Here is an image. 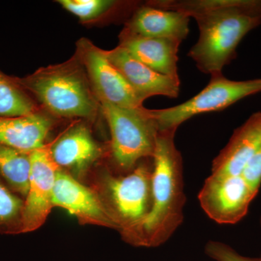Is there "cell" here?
Wrapping results in <instances>:
<instances>
[{
    "label": "cell",
    "instance_id": "cell-1",
    "mask_svg": "<svg viewBox=\"0 0 261 261\" xmlns=\"http://www.w3.org/2000/svg\"><path fill=\"white\" fill-rule=\"evenodd\" d=\"M149 4L192 17L200 35L188 56L205 74L222 73L245 35L261 23V0H161Z\"/></svg>",
    "mask_w": 261,
    "mask_h": 261
},
{
    "label": "cell",
    "instance_id": "cell-2",
    "mask_svg": "<svg viewBox=\"0 0 261 261\" xmlns=\"http://www.w3.org/2000/svg\"><path fill=\"white\" fill-rule=\"evenodd\" d=\"M176 129L159 132L153 155L152 205L147 216L122 238L136 247H157L172 237L184 221L187 202L183 160L175 145Z\"/></svg>",
    "mask_w": 261,
    "mask_h": 261
},
{
    "label": "cell",
    "instance_id": "cell-3",
    "mask_svg": "<svg viewBox=\"0 0 261 261\" xmlns=\"http://www.w3.org/2000/svg\"><path fill=\"white\" fill-rule=\"evenodd\" d=\"M17 79L34 100L53 116L93 119L100 111L85 70L75 55L69 61Z\"/></svg>",
    "mask_w": 261,
    "mask_h": 261
},
{
    "label": "cell",
    "instance_id": "cell-4",
    "mask_svg": "<svg viewBox=\"0 0 261 261\" xmlns=\"http://www.w3.org/2000/svg\"><path fill=\"white\" fill-rule=\"evenodd\" d=\"M99 104L111 132L110 152L121 174L132 171L142 160L153 158L159 128L149 109Z\"/></svg>",
    "mask_w": 261,
    "mask_h": 261
},
{
    "label": "cell",
    "instance_id": "cell-5",
    "mask_svg": "<svg viewBox=\"0 0 261 261\" xmlns=\"http://www.w3.org/2000/svg\"><path fill=\"white\" fill-rule=\"evenodd\" d=\"M153 167L150 158L141 161L129 172L109 173L105 178L102 197L121 234L140 224L150 211Z\"/></svg>",
    "mask_w": 261,
    "mask_h": 261
},
{
    "label": "cell",
    "instance_id": "cell-6",
    "mask_svg": "<svg viewBox=\"0 0 261 261\" xmlns=\"http://www.w3.org/2000/svg\"><path fill=\"white\" fill-rule=\"evenodd\" d=\"M261 92V79L247 81L228 80L222 73L211 75L200 93L186 102L165 109L149 110L159 132L177 130L178 126L197 115L226 109L243 98Z\"/></svg>",
    "mask_w": 261,
    "mask_h": 261
},
{
    "label": "cell",
    "instance_id": "cell-7",
    "mask_svg": "<svg viewBox=\"0 0 261 261\" xmlns=\"http://www.w3.org/2000/svg\"><path fill=\"white\" fill-rule=\"evenodd\" d=\"M75 56L85 70L98 102L124 108L144 107L121 72L109 61L106 50L82 38L76 43Z\"/></svg>",
    "mask_w": 261,
    "mask_h": 261
},
{
    "label": "cell",
    "instance_id": "cell-8",
    "mask_svg": "<svg viewBox=\"0 0 261 261\" xmlns=\"http://www.w3.org/2000/svg\"><path fill=\"white\" fill-rule=\"evenodd\" d=\"M256 195L241 175L211 174L197 197L201 208L211 220L217 224L231 225L246 216Z\"/></svg>",
    "mask_w": 261,
    "mask_h": 261
},
{
    "label": "cell",
    "instance_id": "cell-9",
    "mask_svg": "<svg viewBox=\"0 0 261 261\" xmlns=\"http://www.w3.org/2000/svg\"><path fill=\"white\" fill-rule=\"evenodd\" d=\"M54 140L30 152L29 190L24 200L23 233L32 232L45 223L53 205L57 175L61 167L51 154Z\"/></svg>",
    "mask_w": 261,
    "mask_h": 261
},
{
    "label": "cell",
    "instance_id": "cell-10",
    "mask_svg": "<svg viewBox=\"0 0 261 261\" xmlns=\"http://www.w3.org/2000/svg\"><path fill=\"white\" fill-rule=\"evenodd\" d=\"M53 205L68 211L81 224L97 225L119 231V226L102 196L98 195L62 168L57 175Z\"/></svg>",
    "mask_w": 261,
    "mask_h": 261
},
{
    "label": "cell",
    "instance_id": "cell-11",
    "mask_svg": "<svg viewBox=\"0 0 261 261\" xmlns=\"http://www.w3.org/2000/svg\"><path fill=\"white\" fill-rule=\"evenodd\" d=\"M106 51L109 61L121 72L141 102L154 96L178 97L181 82L151 69L119 46Z\"/></svg>",
    "mask_w": 261,
    "mask_h": 261
},
{
    "label": "cell",
    "instance_id": "cell-12",
    "mask_svg": "<svg viewBox=\"0 0 261 261\" xmlns=\"http://www.w3.org/2000/svg\"><path fill=\"white\" fill-rule=\"evenodd\" d=\"M260 147L261 113H256L234 130L227 145L215 158L211 174L240 176Z\"/></svg>",
    "mask_w": 261,
    "mask_h": 261
},
{
    "label": "cell",
    "instance_id": "cell-13",
    "mask_svg": "<svg viewBox=\"0 0 261 261\" xmlns=\"http://www.w3.org/2000/svg\"><path fill=\"white\" fill-rule=\"evenodd\" d=\"M119 47L151 69L180 82L178 53L181 41L136 35L123 29Z\"/></svg>",
    "mask_w": 261,
    "mask_h": 261
},
{
    "label": "cell",
    "instance_id": "cell-14",
    "mask_svg": "<svg viewBox=\"0 0 261 261\" xmlns=\"http://www.w3.org/2000/svg\"><path fill=\"white\" fill-rule=\"evenodd\" d=\"M51 154L62 169L81 173L102 156V149L89 128L75 122L55 139Z\"/></svg>",
    "mask_w": 261,
    "mask_h": 261
},
{
    "label": "cell",
    "instance_id": "cell-15",
    "mask_svg": "<svg viewBox=\"0 0 261 261\" xmlns=\"http://www.w3.org/2000/svg\"><path fill=\"white\" fill-rule=\"evenodd\" d=\"M190 18L180 12L156 8L147 3L135 10L124 29L142 37L182 42L190 32Z\"/></svg>",
    "mask_w": 261,
    "mask_h": 261
},
{
    "label": "cell",
    "instance_id": "cell-16",
    "mask_svg": "<svg viewBox=\"0 0 261 261\" xmlns=\"http://www.w3.org/2000/svg\"><path fill=\"white\" fill-rule=\"evenodd\" d=\"M54 123L39 112L28 116L0 117V143L25 152L43 147Z\"/></svg>",
    "mask_w": 261,
    "mask_h": 261
},
{
    "label": "cell",
    "instance_id": "cell-17",
    "mask_svg": "<svg viewBox=\"0 0 261 261\" xmlns=\"http://www.w3.org/2000/svg\"><path fill=\"white\" fill-rule=\"evenodd\" d=\"M30 168V153L0 143V176L24 198L28 193Z\"/></svg>",
    "mask_w": 261,
    "mask_h": 261
},
{
    "label": "cell",
    "instance_id": "cell-18",
    "mask_svg": "<svg viewBox=\"0 0 261 261\" xmlns=\"http://www.w3.org/2000/svg\"><path fill=\"white\" fill-rule=\"evenodd\" d=\"M39 111L37 103L18 79L0 70V117L28 116Z\"/></svg>",
    "mask_w": 261,
    "mask_h": 261
},
{
    "label": "cell",
    "instance_id": "cell-19",
    "mask_svg": "<svg viewBox=\"0 0 261 261\" xmlns=\"http://www.w3.org/2000/svg\"><path fill=\"white\" fill-rule=\"evenodd\" d=\"M24 200L0 176V233H23Z\"/></svg>",
    "mask_w": 261,
    "mask_h": 261
},
{
    "label": "cell",
    "instance_id": "cell-20",
    "mask_svg": "<svg viewBox=\"0 0 261 261\" xmlns=\"http://www.w3.org/2000/svg\"><path fill=\"white\" fill-rule=\"evenodd\" d=\"M58 3L85 23L102 18L119 5L111 0H59Z\"/></svg>",
    "mask_w": 261,
    "mask_h": 261
},
{
    "label": "cell",
    "instance_id": "cell-21",
    "mask_svg": "<svg viewBox=\"0 0 261 261\" xmlns=\"http://www.w3.org/2000/svg\"><path fill=\"white\" fill-rule=\"evenodd\" d=\"M205 252L207 256L216 261H261V257L252 258L243 256L229 245L218 241L207 242Z\"/></svg>",
    "mask_w": 261,
    "mask_h": 261
},
{
    "label": "cell",
    "instance_id": "cell-22",
    "mask_svg": "<svg viewBox=\"0 0 261 261\" xmlns=\"http://www.w3.org/2000/svg\"><path fill=\"white\" fill-rule=\"evenodd\" d=\"M241 176L257 194L261 185V147L247 163Z\"/></svg>",
    "mask_w": 261,
    "mask_h": 261
},
{
    "label": "cell",
    "instance_id": "cell-23",
    "mask_svg": "<svg viewBox=\"0 0 261 261\" xmlns=\"http://www.w3.org/2000/svg\"><path fill=\"white\" fill-rule=\"evenodd\" d=\"M260 226H261V219H260Z\"/></svg>",
    "mask_w": 261,
    "mask_h": 261
}]
</instances>
